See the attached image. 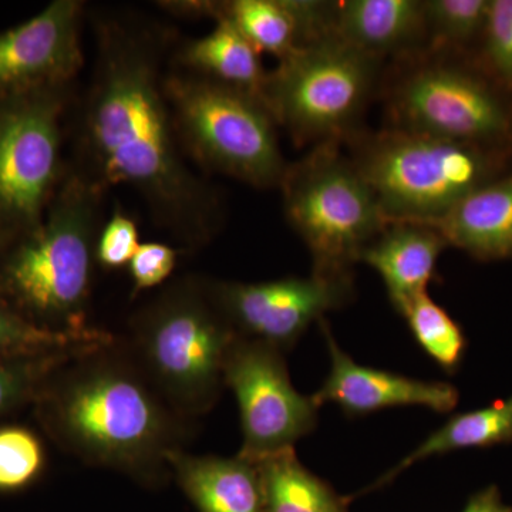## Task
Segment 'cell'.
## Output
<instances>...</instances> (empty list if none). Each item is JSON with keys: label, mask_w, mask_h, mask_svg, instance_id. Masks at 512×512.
Listing matches in <instances>:
<instances>
[{"label": "cell", "mask_w": 512, "mask_h": 512, "mask_svg": "<svg viewBox=\"0 0 512 512\" xmlns=\"http://www.w3.org/2000/svg\"><path fill=\"white\" fill-rule=\"evenodd\" d=\"M96 62L84 97L80 168L103 188L126 185L154 222L187 248L222 224L220 197L185 160L164 92L171 37L147 20H94Z\"/></svg>", "instance_id": "1"}, {"label": "cell", "mask_w": 512, "mask_h": 512, "mask_svg": "<svg viewBox=\"0 0 512 512\" xmlns=\"http://www.w3.org/2000/svg\"><path fill=\"white\" fill-rule=\"evenodd\" d=\"M100 346L57 370L33 402L57 446L92 466L156 476L181 450L183 424L134 360Z\"/></svg>", "instance_id": "2"}, {"label": "cell", "mask_w": 512, "mask_h": 512, "mask_svg": "<svg viewBox=\"0 0 512 512\" xmlns=\"http://www.w3.org/2000/svg\"><path fill=\"white\" fill-rule=\"evenodd\" d=\"M106 188L66 168L45 218L0 255V302L39 328L86 333Z\"/></svg>", "instance_id": "3"}, {"label": "cell", "mask_w": 512, "mask_h": 512, "mask_svg": "<svg viewBox=\"0 0 512 512\" xmlns=\"http://www.w3.org/2000/svg\"><path fill=\"white\" fill-rule=\"evenodd\" d=\"M387 222L433 225L470 192L500 177L511 150L384 127L343 144Z\"/></svg>", "instance_id": "4"}, {"label": "cell", "mask_w": 512, "mask_h": 512, "mask_svg": "<svg viewBox=\"0 0 512 512\" xmlns=\"http://www.w3.org/2000/svg\"><path fill=\"white\" fill-rule=\"evenodd\" d=\"M136 362L165 402L183 417L208 412L224 384L238 333L204 279H184L138 312L133 323Z\"/></svg>", "instance_id": "5"}, {"label": "cell", "mask_w": 512, "mask_h": 512, "mask_svg": "<svg viewBox=\"0 0 512 512\" xmlns=\"http://www.w3.org/2000/svg\"><path fill=\"white\" fill-rule=\"evenodd\" d=\"M384 63L338 36L319 37L279 59L258 96L296 146L345 144L365 128Z\"/></svg>", "instance_id": "6"}, {"label": "cell", "mask_w": 512, "mask_h": 512, "mask_svg": "<svg viewBox=\"0 0 512 512\" xmlns=\"http://www.w3.org/2000/svg\"><path fill=\"white\" fill-rule=\"evenodd\" d=\"M458 53L426 49L393 60L380 96L389 126L413 133L511 150L512 107L487 72Z\"/></svg>", "instance_id": "7"}, {"label": "cell", "mask_w": 512, "mask_h": 512, "mask_svg": "<svg viewBox=\"0 0 512 512\" xmlns=\"http://www.w3.org/2000/svg\"><path fill=\"white\" fill-rule=\"evenodd\" d=\"M164 92L192 160L259 190L279 188L289 163L274 117L258 94L178 69L165 73Z\"/></svg>", "instance_id": "8"}, {"label": "cell", "mask_w": 512, "mask_h": 512, "mask_svg": "<svg viewBox=\"0 0 512 512\" xmlns=\"http://www.w3.org/2000/svg\"><path fill=\"white\" fill-rule=\"evenodd\" d=\"M279 190L286 220L312 256L313 274L355 278L363 249L389 222L343 144H319L289 163Z\"/></svg>", "instance_id": "9"}, {"label": "cell", "mask_w": 512, "mask_h": 512, "mask_svg": "<svg viewBox=\"0 0 512 512\" xmlns=\"http://www.w3.org/2000/svg\"><path fill=\"white\" fill-rule=\"evenodd\" d=\"M70 86L0 99V235L12 242L33 231L62 183L63 120Z\"/></svg>", "instance_id": "10"}, {"label": "cell", "mask_w": 512, "mask_h": 512, "mask_svg": "<svg viewBox=\"0 0 512 512\" xmlns=\"http://www.w3.org/2000/svg\"><path fill=\"white\" fill-rule=\"evenodd\" d=\"M284 355L241 336L229 352L224 384L238 402L244 437L238 456L245 460L295 448L318 426L320 407L293 387Z\"/></svg>", "instance_id": "11"}, {"label": "cell", "mask_w": 512, "mask_h": 512, "mask_svg": "<svg viewBox=\"0 0 512 512\" xmlns=\"http://www.w3.org/2000/svg\"><path fill=\"white\" fill-rule=\"evenodd\" d=\"M238 336L286 352L311 325L353 301L355 278L312 274L264 282L207 281Z\"/></svg>", "instance_id": "12"}, {"label": "cell", "mask_w": 512, "mask_h": 512, "mask_svg": "<svg viewBox=\"0 0 512 512\" xmlns=\"http://www.w3.org/2000/svg\"><path fill=\"white\" fill-rule=\"evenodd\" d=\"M83 2L55 0L39 15L0 32V99L70 86L84 64Z\"/></svg>", "instance_id": "13"}, {"label": "cell", "mask_w": 512, "mask_h": 512, "mask_svg": "<svg viewBox=\"0 0 512 512\" xmlns=\"http://www.w3.org/2000/svg\"><path fill=\"white\" fill-rule=\"evenodd\" d=\"M330 357L329 375L313 400L336 404L345 416L363 417L396 407H424L431 412L450 413L456 409L460 393L453 384L427 382L359 365L340 349L328 320L319 322Z\"/></svg>", "instance_id": "14"}, {"label": "cell", "mask_w": 512, "mask_h": 512, "mask_svg": "<svg viewBox=\"0 0 512 512\" xmlns=\"http://www.w3.org/2000/svg\"><path fill=\"white\" fill-rule=\"evenodd\" d=\"M332 35L380 59H403L429 46L424 0L332 3Z\"/></svg>", "instance_id": "15"}, {"label": "cell", "mask_w": 512, "mask_h": 512, "mask_svg": "<svg viewBox=\"0 0 512 512\" xmlns=\"http://www.w3.org/2000/svg\"><path fill=\"white\" fill-rule=\"evenodd\" d=\"M446 239L436 228L417 222H389L360 255L359 262L379 274L394 311L404 309L437 279V262Z\"/></svg>", "instance_id": "16"}, {"label": "cell", "mask_w": 512, "mask_h": 512, "mask_svg": "<svg viewBox=\"0 0 512 512\" xmlns=\"http://www.w3.org/2000/svg\"><path fill=\"white\" fill-rule=\"evenodd\" d=\"M431 227L477 261L512 259V173L470 192Z\"/></svg>", "instance_id": "17"}, {"label": "cell", "mask_w": 512, "mask_h": 512, "mask_svg": "<svg viewBox=\"0 0 512 512\" xmlns=\"http://www.w3.org/2000/svg\"><path fill=\"white\" fill-rule=\"evenodd\" d=\"M178 483L201 512H266L258 468L239 457L168 456Z\"/></svg>", "instance_id": "18"}, {"label": "cell", "mask_w": 512, "mask_h": 512, "mask_svg": "<svg viewBox=\"0 0 512 512\" xmlns=\"http://www.w3.org/2000/svg\"><path fill=\"white\" fill-rule=\"evenodd\" d=\"M160 6L175 15L227 20L259 53L278 60L302 45L298 0H187Z\"/></svg>", "instance_id": "19"}, {"label": "cell", "mask_w": 512, "mask_h": 512, "mask_svg": "<svg viewBox=\"0 0 512 512\" xmlns=\"http://www.w3.org/2000/svg\"><path fill=\"white\" fill-rule=\"evenodd\" d=\"M174 69L259 94L266 70L261 53L227 20H215L208 35L174 50Z\"/></svg>", "instance_id": "20"}, {"label": "cell", "mask_w": 512, "mask_h": 512, "mask_svg": "<svg viewBox=\"0 0 512 512\" xmlns=\"http://www.w3.org/2000/svg\"><path fill=\"white\" fill-rule=\"evenodd\" d=\"M512 443V394L508 399L490 404L483 409L456 414L448 419L439 430L431 433L419 447L407 454L380 477L372 488L387 485L399 477L407 468L426 460L443 456L454 451L470 448H490Z\"/></svg>", "instance_id": "21"}, {"label": "cell", "mask_w": 512, "mask_h": 512, "mask_svg": "<svg viewBox=\"0 0 512 512\" xmlns=\"http://www.w3.org/2000/svg\"><path fill=\"white\" fill-rule=\"evenodd\" d=\"M252 463L261 477L266 512H349L345 498L303 466L295 448Z\"/></svg>", "instance_id": "22"}, {"label": "cell", "mask_w": 512, "mask_h": 512, "mask_svg": "<svg viewBox=\"0 0 512 512\" xmlns=\"http://www.w3.org/2000/svg\"><path fill=\"white\" fill-rule=\"evenodd\" d=\"M100 346L104 345L0 355V419L22 407L32 406L37 394L57 370Z\"/></svg>", "instance_id": "23"}, {"label": "cell", "mask_w": 512, "mask_h": 512, "mask_svg": "<svg viewBox=\"0 0 512 512\" xmlns=\"http://www.w3.org/2000/svg\"><path fill=\"white\" fill-rule=\"evenodd\" d=\"M400 316L406 319L417 345L444 372L454 375L460 369L467 350L466 333L429 292L417 296Z\"/></svg>", "instance_id": "24"}, {"label": "cell", "mask_w": 512, "mask_h": 512, "mask_svg": "<svg viewBox=\"0 0 512 512\" xmlns=\"http://www.w3.org/2000/svg\"><path fill=\"white\" fill-rule=\"evenodd\" d=\"M491 0H424L427 49L460 53L483 37Z\"/></svg>", "instance_id": "25"}, {"label": "cell", "mask_w": 512, "mask_h": 512, "mask_svg": "<svg viewBox=\"0 0 512 512\" xmlns=\"http://www.w3.org/2000/svg\"><path fill=\"white\" fill-rule=\"evenodd\" d=\"M113 342V336L99 329L86 333H67L39 328L0 302V355L107 345Z\"/></svg>", "instance_id": "26"}, {"label": "cell", "mask_w": 512, "mask_h": 512, "mask_svg": "<svg viewBox=\"0 0 512 512\" xmlns=\"http://www.w3.org/2000/svg\"><path fill=\"white\" fill-rule=\"evenodd\" d=\"M47 463L39 436L20 424H0V493H15L35 483Z\"/></svg>", "instance_id": "27"}, {"label": "cell", "mask_w": 512, "mask_h": 512, "mask_svg": "<svg viewBox=\"0 0 512 512\" xmlns=\"http://www.w3.org/2000/svg\"><path fill=\"white\" fill-rule=\"evenodd\" d=\"M481 39L485 72L512 94V0H491Z\"/></svg>", "instance_id": "28"}, {"label": "cell", "mask_w": 512, "mask_h": 512, "mask_svg": "<svg viewBox=\"0 0 512 512\" xmlns=\"http://www.w3.org/2000/svg\"><path fill=\"white\" fill-rule=\"evenodd\" d=\"M140 247L136 221L117 210L100 229L96 244V262L101 268L116 271L130 264Z\"/></svg>", "instance_id": "29"}, {"label": "cell", "mask_w": 512, "mask_h": 512, "mask_svg": "<svg viewBox=\"0 0 512 512\" xmlns=\"http://www.w3.org/2000/svg\"><path fill=\"white\" fill-rule=\"evenodd\" d=\"M177 258V251L161 242L140 244L127 266L133 281V295L164 284L173 274Z\"/></svg>", "instance_id": "30"}, {"label": "cell", "mask_w": 512, "mask_h": 512, "mask_svg": "<svg viewBox=\"0 0 512 512\" xmlns=\"http://www.w3.org/2000/svg\"><path fill=\"white\" fill-rule=\"evenodd\" d=\"M463 512H512V507L504 503L500 490L490 485L474 494Z\"/></svg>", "instance_id": "31"}, {"label": "cell", "mask_w": 512, "mask_h": 512, "mask_svg": "<svg viewBox=\"0 0 512 512\" xmlns=\"http://www.w3.org/2000/svg\"><path fill=\"white\" fill-rule=\"evenodd\" d=\"M8 245L9 242L0 235V255H2V252L5 251V248L8 247Z\"/></svg>", "instance_id": "32"}]
</instances>
